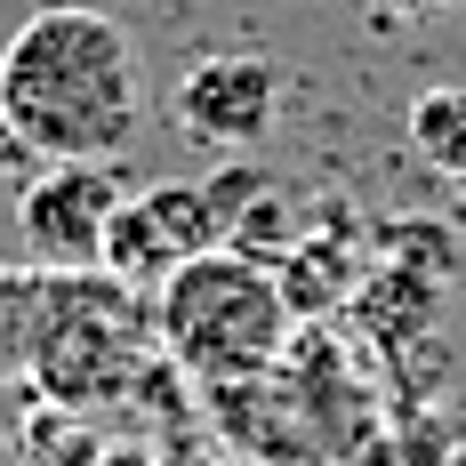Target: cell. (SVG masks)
<instances>
[{
	"label": "cell",
	"instance_id": "11",
	"mask_svg": "<svg viewBox=\"0 0 466 466\" xmlns=\"http://www.w3.org/2000/svg\"><path fill=\"white\" fill-rule=\"evenodd\" d=\"M33 161H41V153H33V145L16 137V121H8V113H0V186H8V177H25V169H33Z\"/></svg>",
	"mask_w": 466,
	"mask_h": 466
},
{
	"label": "cell",
	"instance_id": "13",
	"mask_svg": "<svg viewBox=\"0 0 466 466\" xmlns=\"http://www.w3.org/2000/svg\"><path fill=\"white\" fill-rule=\"evenodd\" d=\"M394 8H442V0H394Z\"/></svg>",
	"mask_w": 466,
	"mask_h": 466
},
{
	"label": "cell",
	"instance_id": "9",
	"mask_svg": "<svg viewBox=\"0 0 466 466\" xmlns=\"http://www.w3.org/2000/svg\"><path fill=\"white\" fill-rule=\"evenodd\" d=\"M105 442L89 434L81 410H56V402H33L25 426H16V466H96Z\"/></svg>",
	"mask_w": 466,
	"mask_h": 466
},
{
	"label": "cell",
	"instance_id": "14",
	"mask_svg": "<svg viewBox=\"0 0 466 466\" xmlns=\"http://www.w3.org/2000/svg\"><path fill=\"white\" fill-rule=\"evenodd\" d=\"M459 193H466V186H459Z\"/></svg>",
	"mask_w": 466,
	"mask_h": 466
},
{
	"label": "cell",
	"instance_id": "2",
	"mask_svg": "<svg viewBox=\"0 0 466 466\" xmlns=\"http://www.w3.org/2000/svg\"><path fill=\"white\" fill-rule=\"evenodd\" d=\"M161 362V329L145 289L121 274H41V322H33V378L25 394L56 410H113L137 402L145 370Z\"/></svg>",
	"mask_w": 466,
	"mask_h": 466
},
{
	"label": "cell",
	"instance_id": "4",
	"mask_svg": "<svg viewBox=\"0 0 466 466\" xmlns=\"http://www.w3.org/2000/svg\"><path fill=\"white\" fill-rule=\"evenodd\" d=\"M121 201H129L121 161H48L25 186V201H16L25 266H41V274H96Z\"/></svg>",
	"mask_w": 466,
	"mask_h": 466
},
{
	"label": "cell",
	"instance_id": "8",
	"mask_svg": "<svg viewBox=\"0 0 466 466\" xmlns=\"http://www.w3.org/2000/svg\"><path fill=\"white\" fill-rule=\"evenodd\" d=\"M33 322H41V266L0 258V394L33 378Z\"/></svg>",
	"mask_w": 466,
	"mask_h": 466
},
{
	"label": "cell",
	"instance_id": "6",
	"mask_svg": "<svg viewBox=\"0 0 466 466\" xmlns=\"http://www.w3.org/2000/svg\"><path fill=\"white\" fill-rule=\"evenodd\" d=\"M169 121H177V137L209 145V153L266 145L274 121H281V65L274 56H249V48L193 56L177 73V89H169Z\"/></svg>",
	"mask_w": 466,
	"mask_h": 466
},
{
	"label": "cell",
	"instance_id": "12",
	"mask_svg": "<svg viewBox=\"0 0 466 466\" xmlns=\"http://www.w3.org/2000/svg\"><path fill=\"white\" fill-rule=\"evenodd\" d=\"M96 466H161V459H145V451H105Z\"/></svg>",
	"mask_w": 466,
	"mask_h": 466
},
{
	"label": "cell",
	"instance_id": "7",
	"mask_svg": "<svg viewBox=\"0 0 466 466\" xmlns=\"http://www.w3.org/2000/svg\"><path fill=\"white\" fill-rule=\"evenodd\" d=\"M410 153H419L434 177L466 186V81H434V89L410 96Z\"/></svg>",
	"mask_w": 466,
	"mask_h": 466
},
{
	"label": "cell",
	"instance_id": "3",
	"mask_svg": "<svg viewBox=\"0 0 466 466\" xmlns=\"http://www.w3.org/2000/svg\"><path fill=\"white\" fill-rule=\"evenodd\" d=\"M289 298L274 266L209 249L153 289V329H161V362L201 378V386H249L289 354Z\"/></svg>",
	"mask_w": 466,
	"mask_h": 466
},
{
	"label": "cell",
	"instance_id": "5",
	"mask_svg": "<svg viewBox=\"0 0 466 466\" xmlns=\"http://www.w3.org/2000/svg\"><path fill=\"white\" fill-rule=\"evenodd\" d=\"M226 249V226L209 209V186H186V177H161V186H137L121 209H113V233H105V274H121L129 289H161V281Z\"/></svg>",
	"mask_w": 466,
	"mask_h": 466
},
{
	"label": "cell",
	"instance_id": "1",
	"mask_svg": "<svg viewBox=\"0 0 466 466\" xmlns=\"http://www.w3.org/2000/svg\"><path fill=\"white\" fill-rule=\"evenodd\" d=\"M0 113L41 161H121L145 129V65L121 16L48 0L0 41Z\"/></svg>",
	"mask_w": 466,
	"mask_h": 466
},
{
	"label": "cell",
	"instance_id": "10",
	"mask_svg": "<svg viewBox=\"0 0 466 466\" xmlns=\"http://www.w3.org/2000/svg\"><path fill=\"white\" fill-rule=\"evenodd\" d=\"M346 274H354V258H346V249H329V241H298V249L274 266L281 298H289V314H322L329 298L346 289Z\"/></svg>",
	"mask_w": 466,
	"mask_h": 466
}]
</instances>
